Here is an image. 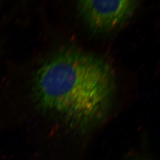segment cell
<instances>
[{"label": "cell", "instance_id": "1", "mask_svg": "<svg viewBox=\"0 0 160 160\" xmlns=\"http://www.w3.org/2000/svg\"><path fill=\"white\" fill-rule=\"evenodd\" d=\"M31 75L28 95L34 106L70 128L89 131L101 123L112 109L115 74L98 56L73 49L58 50Z\"/></svg>", "mask_w": 160, "mask_h": 160}, {"label": "cell", "instance_id": "2", "mask_svg": "<svg viewBox=\"0 0 160 160\" xmlns=\"http://www.w3.org/2000/svg\"><path fill=\"white\" fill-rule=\"evenodd\" d=\"M137 1H91L77 2L80 16L92 32L108 33L118 29L133 16Z\"/></svg>", "mask_w": 160, "mask_h": 160}, {"label": "cell", "instance_id": "3", "mask_svg": "<svg viewBox=\"0 0 160 160\" xmlns=\"http://www.w3.org/2000/svg\"><path fill=\"white\" fill-rule=\"evenodd\" d=\"M136 160H149L147 159H145V158H139V159H137Z\"/></svg>", "mask_w": 160, "mask_h": 160}]
</instances>
